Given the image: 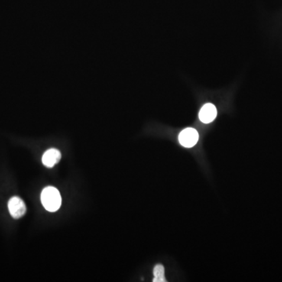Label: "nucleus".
I'll list each match as a JSON object with an SVG mask.
<instances>
[{"label": "nucleus", "instance_id": "obj_1", "mask_svg": "<svg viewBox=\"0 0 282 282\" xmlns=\"http://www.w3.org/2000/svg\"><path fill=\"white\" fill-rule=\"evenodd\" d=\"M41 201L46 210L56 212L61 205V196L56 188L46 186L42 192Z\"/></svg>", "mask_w": 282, "mask_h": 282}, {"label": "nucleus", "instance_id": "obj_2", "mask_svg": "<svg viewBox=\"0 0 282 282\" xmlns=\"http://www.w3.org/2000/svg\"><path fill=\"white\" fill-rule=\"evenodd\" d=\"M9 212L14 219H20L26 213V205L19 197H13L8 202Z\"/></svg>", "mask_w": 282, "mask_h": 282}, {"label": "nucleus", "instance_id": "obj_3", "mask_svg": "<svg viewBox=\"0 0 282 282\" xmlns=\"http://www.w3.org/2000/svg\"><path fill=\"white\" fill-rule=\"evenodd\" d=\"M199 133L193 128H186L183 130L179 135V141L184 147H194L199 140Z\"/></svg>", "mask_w": 282, "mask_h": 282}, {"label": "nucleus", "instance_id": "obj_4", "mask_svg": "<svg viewBox=\"0 0 282 282\" xmlns=\"http://www.w3.org/2000/svg\"><path fill=\"white\" fill-rule=\"evenodd\" d=\"M60 159H61V154L60 150L56 148H50L43 154L42 161L46 167L52 168L60 162Z\"/></svg>", "mask_w": 282, "mask_h": 282}, {"label": "nucleus", "instance_id": "obj_5", "mask_svg": "<svg viewBox=\"0 0 282 282\" xmlns=\"http://www.w3.org/2000/svg\"><path fill=\"white\" fill-rule=\"evenodd\" d=\"M217 115L216 108L212 104H206L202 107L199 112V118L203 123H210Z\"/></svg>", "mask_w": 282, "mask_h": 282}, {"label": "nucleus", "instance_id": "obj_6", "mask_svg": "<svg viewBox=\"0 0 282 282\" xmlns=\"http://www.w3.org/2000/svg\"><path fill=\"white\" fill-rule=\"evenodd\" d=\"M154 282H166V277H165V269L164 267L161 264L156 265L154 268Z\"/></svg>", "mask_w": 282, "mask_h": 282}]
</instances>
